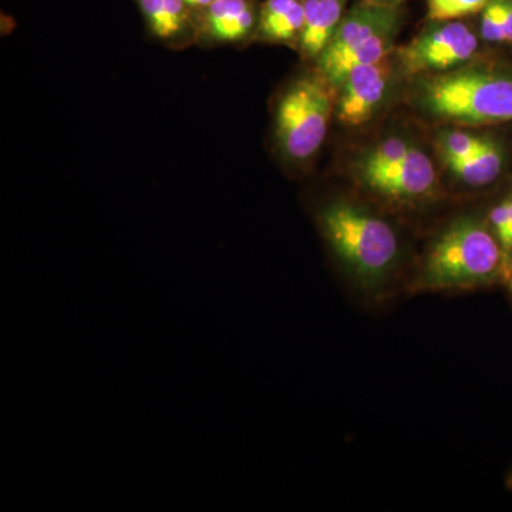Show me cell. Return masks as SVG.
<instances>
[{
	"mask_svg": "<svg viewBox=\"0 0 512 512\" xmlns=\"http://www.w3.org/2000/svg\"><path fill=\"white\" fill-rule=\"evenodd\" d=\"M500 278H505V256L494 232L477 218L461 217L431 244L416 289L477 288Z\"/></svg>",
	"mask_w": 512,
	"mask_h": 512,
	"instance_id": "cell-1",
	"label": "cell"
},
{
	"mask_svg": "<svg viewBox=\"0 0 512 512\" xmlns=\"http://www.w3.org/2000/svg\"><path fill=\"white\" fill-rule=\"evenodd\" d=\"M318 221L339 261L363 289H380L399 258L394 229L382 218L346 201L330 202L320 210Z\"/></svg>",
	"mask_w": 512,
	"mask_h": 512,
	"instance_id": "cell-2",
	"label": "cell"
},
{
	"mask_svg": "<svg viewBox=\"0 0 512 512\" xmlns=\"http://www.w3.org/2000/svg\"><path fill=\"white\" fill-rule=\"evenodd\" d=\"M419 103L434 116L457 123L512 121V80L480 70L437 74L421 82Z\"/></svg>",
	"mask_w": 512,
	"mask_h": 512,
	"instance_id": "cell-3",
	"label": "cell"
},
{
	"mask_svg": "<svg viewBox=\"0 0 512 512\" xmlns=\"http://www.w3.org/2000/svg\"><path fill=\"white\" fill-rule=\"evenodd\" d=\"M333 100L326 80L302 77L276 107L275 134L286 157L308 160L322 146L332 119Z\"/></svg>",
	"mask_w": 512,
	"mask_h": 512,
	"instance_id": "cell-4",
	"label": "cell"
},
{
	"mask_svg": "<svg viewBox=\"0 0 512 512\" xmlns=\"http://www.w3.org/2000/svg\"><path fill=\"white\" fill-rule=\"evenodd\" d=\"M477 36L458 20H439L400 50L409 73L443 72L467 62L477 52Z\"/></svg>",
	"mask_w": 512,
	"mask_h": 512,
	"instance_id": "cell-5",
	"label": "cell"
},
{
	"mask_svg": "<svg viewBox=\"0 0 512 512\" xmlns=\"http://www.w3.org/2000/svg\"><path fill=\"white\" fill-rule=\"evenodd\" d=\"M390 59L356 67L339 84L338 117L349 126H360L372 119L389 89Z\"/></svg>",
	"mask_w": 512,
	"mask_h": 512,
	"instance_id": "cell-6",
	"label": "cell"
},
{
	"mask_svg": "<svg viewBox=\"0 0 512 512\" xmlns=\"http://www.w3.org/2000/svg\"><path fill=\"white\" fill-rule=\"evenodd\" d=\"M360 178L370 190L400 200L426 197L436 187L434 165L430 158L416 147H412L400 163Z\"/></svg>",
	"mask_w": 512,
	"mask_h": 512,
	"instance_id": "cell-7",
	"label": "cell"
},
{
	"mask_svg": "<svg viewBox=\"0 0 512 512\" xmlns=\"http://www.w3.org/2000/svg\"><path fill=\"white\" fill-rule=\"evenodd\" d=\"M397 28V12L392 6L382 3H366L350 10L343 16L329 46L318 57V64L329 62L362 45L370 37L383 30Z\"/></svg>",
	"mask_w": 512,
	"mask_h": 512,
	"instance_id": "cell-8",
	"label": "cell"
},
{
	"mask_svg": "<svg viewBox=\"0 0 512 512\" xmlns=\"http://www.w3.org/2000/svg\"><path fill=\"white\" fill-rule=\"evenodd\" d=\"M255 25V10L249 0H217L202 10V30L214 42H239L251 35Z\"/></svg>",
	"mask_w": 512,
	"mask_h": 512,
	"instance_id": "cell-9",
	"label": "cell"
},
{
	"mask_svg": "<svg viewBox=\"0 0 512 512\" xmlns=\"http://www.w3.org/2000/svg\"><path fill=\"white\" fill-rule=\"evenodd\" d=\"M343 19V0H305V20L298 43L302 55L318 59Z\"/></svg>",
	"mask_w": 512,
	"mask_h": 512,
	"instance_id": "cell-10",
	"label": "cell"
},
{
	"mask_svg": "<svg viewBox=\"0 0 512 512\" xmlns=\"http://www.w3.org/2000/svg\"><path fill=\"white\" fill-rule=\"evenodd\" d=\"M394 32H396V29L383 30V32L370 37L362 45L350 50V52L343 53V55L329 60V62L319 63L318 66L323 79L338 87L340 82L345 79L346 74L352 72L356 67L379 63L387 59L393 50Z\"/></svg>",
	"mask_w": 512,
	"mask_h": 512,
	"instance_id": "cell-11",
	"label": "cell"
},
{
	"mask_svg": "<svg viewBox=\"0 0 512 512\" xmlns=\"http://www.w3.org/2000/svg\"><path fill=\"white\" fill-rule=\"evenodd\" d=\"M305 20V0H265L259 12L258 28L269 42L298 40Z\"/></svg>",
	"mask_w": 512,
	"mask_h": 512,
	"instance_id": "cell-12",
	"label": "cell"
},
{
	"mask_svg": "<svg viewBox=\"0 0 512 512\" xmlns=\"http://www.w3.org/2000/svg\"><path fill=\"white\" fill-rule=\"evenodd\" d=\"M454 177L470 187H483L493 183L503 168V154L490 138L485 137L483 144L473 156L453 158L444 161Z\"/></svg>",
	"mask_w": 512,
	"mask_h": 512,
	"instance_id": "cell-13",
	"label": "cell"
},
{
	"mask_svg": "<svg viewBox=\"0 0 512 512\" xmlns=\"http://www.w3.org/2000/svg\"><path fill=\"white\" fill-rule=\"evenodd\" d=\"M141 12L151 33L161 40H173L187 29V10L184 0H138Z\"/></svg>",
	"mask_w": 512,
	"mask_h": 512,
	"instance_id": "cell-14",
	"label": "cell"
},
{
	"mask_svg": "<svg viewBox=\"0 0 512 512\" xmlns=\"http://www.w3.org/2000/svg\"><path fill=\"white\" fill-rule=\"evenodd\" d=\"M412 144L399 137H392L389 140L382 141L373 147L369 153L363 156L359 163V177L375 173V171L384 170L392 165L400 163L404 157L412 150Z\"/></svg>",
	"mask_w": 512,
	"mask_h": 512,
	"instance_id": "cell-15",
	"label": "cell"
},
{
	"mask_svg": "<svg viewBox=\"0 0 512 512\" xmlns=\"http://www.w3.org/2000/svg\"><path fill=\"white\" fill-rule=\"evenodd\" d=\"M485 137L466 131H446L439 137V150L443 160L473 156L483 144Z\"/></svg>",
	"mask_w": 512,
	"mask_h": 512,
	"instance_id": "cell-16",
	"label": "cell"
},
{
	"mask_svg": "<svg viewBox=\"0 0 512 512\" xmlns=\"http://www.w3.org/2000/svg\"><path fill=\"white\" fill-rule=\"evenodd\" d=\"M490 0H429V18L439 20H457L464 16L481 12Z\"/></svg>",
	"mask_w": 512,
	"mask_h": 512,
	"instance_id": "cell-17",
	"label": "cell"
},
{
	"mask_svg": "<svg viewBox=\"0 0 512 512\" xmlns=\"http://www.w3.org/2000/svg\"><path fill=\"white\" fill-rule=\"evenodd\" d=\"M481 36L487 42H505L503 5L501 0H490L481 10Z\"/></svg>",
	"mask_w": 512,
	"mask_h": 512,
	"instance_id": "cell-18",
	"label": "cell"
},
{
	"mask_svg": "<svg viewBox=\"0 0 512 512\" xmlns=\"http://www.w3.org/2000/svg\"><path fill=\"white\" fill-rule=\"evenodd\" d=\"M508 202H510V208H508L507 227H505L504 234L498 239L505 254H510L512 251V198H508Z\"/></svg>",
	"mask_w": 512,
	"mask_h": 512,
	"instance_id": "cell-19",
	"label": "cell"
},
{
	"mask_svg": "<svg viewBox=\"0 0 512 512\" xmlns=\"http://www.w3.org/2000/svg\"><path fill=\"white\" fill-rule=\"evenodd\" d=\"M503 5L505 42L512 43V0H501Z\"/></svg>",
	"mask_w": 512,
	"mask_h": 512,
	"instance_id": "cell-20",
	"label": "cell"
},
{
	"mask_svg": "<svg viewBox=\"0 0 512 512\" xmlns=\"http://www.w3.org/2000/svg\"><path fill=\"white\" fill-rule=\"evenodd\" d=\"M184 2L185 5L188 6V9L204 10L212 5V3L217 2V0H184Z\"/></svg>",
	"mask_w": 512,
	"mask_h": 512,
	"instance_id": "cell-21",
	"label": "cell"
},
{
	"mask_svg": "<svg viewBox=\"0 0 512 512\" xmlns=\"http://www.w3.org/2000/svg\"><path fill=\"white\" fill-rule=\"evenodd\" d=\"M505 279L512 281V251L508 256H505Z\"/></svg>",
	"mask_w": 512,
	"mask_h": 512,
	"instance_id": "cell-22",
	"label": "cell"
}]
</instances>
